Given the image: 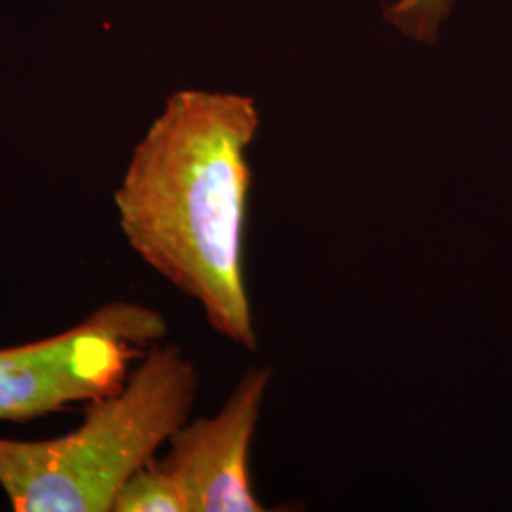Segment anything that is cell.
I'll list each match as a JSON object with an SVG mask.
<instances>
[{"mask_svg":"<svg viewBox=\"0 0 512 512\" xmlns=\"http://www.w3.org/2000/svg\"><path fill=\"white\" fill-rule=\"evenodd\" d=\"M258 129L251 95L171 93L114 192L131 251L194 300L219 336L247 351L258 349L245 274L247 152Z\"/></svg>","mask_w":512,"mask_h":512,"instance_id":"obj_1","label":"cell"},{"mask_svg":"<svg viewBox=\"0 0 512 512\" xmlns=\"http://www.w3.org/2000/svg\"><path fill=\"white\" fill-rule=\"evenodd\" d=\"M200 374L175 344H154L116 393L88 403L55 439L0 437V488L18 512H112L116 495L190 420Z\"/></svg>","mask_w":512,"mask_h":512,"instance_id":"obj_2","label":"cell"},{"mask_svg":"<svg viewBox=\"0 0 512 512\" xmlns=\"http://www.w3.org/2000/svg\"><path fill=\"white\" fill-rule=\"evenodd\" d=\"M160 311L116 300L55 336L0 348V421H29L116 393L141 349L167 336Z\"/></svg>","mask_w":512,"mask_h":512,"instance_id":"obj_3","label":"cell"},{"mask_svg":"<svg viewBox=\"0 0 512 512\" xmlns=\"http://www.w3.org/2000/svg\"><path fill=\"white\" fill-rule=\"evenodd\" d=\"M274 380L272 366H251L211 418L188 420L158 459L181 486L188 512H264L251 482V446Z\"/></svg>","mask_w":512,"mask_h":512,"instance_id":"obj_4","label":"cell"},{"mask_svg":"<svg viewBox=\"0 0 512 512\" xmlns=\"http://www.w3.org/2000/svg\"><path fill=\"white\" fill-rule=\"evenodd\" d=\"M112 512H188V503L177 480L152 459L122 486Z\"/></svg>","mask_w":512,"mask_h":512,"instance_id":"obj_5","label":"cell"},{"mask_svg":"<svg viewBox=\"0 0 512 512\" xmlns=\"http://www.w3.org/2000/svg\"><path fill=\"white\" fill-rule=\"evenodd\" d=\"M456 0H395L385 8L384 18L403 37L423 46L437 44L444 21Z\"/></svg>","mask_w":512,"mask_h":512,"instance_id":"obj_6","label":"cell"}]
</instances>
